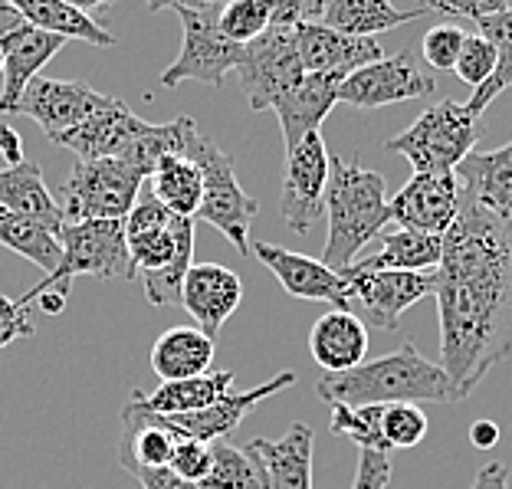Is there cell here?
Returning <instances> with one entry per match:
<instances>
[{"label":"cell","mask_w":512,"mask_h":489,"mask_svg":"<svg viewBox=\"0 0 512 489\" xmlns=\"http://www.w3.org/2000/svg\"><path fill=\"white\" fill-rule=\"evenodd\" d=\"M509 434H512V430H509Z\"/></svg>","instance_id":"55"},{"label":"cell","mask_w":512,"mask_h":489,"mask_svg":"<svg viewBox=\"0 0 512 489\" xmlns=\"http://www.w3.org/2000/svg\"><path fill=\"white\" fill-rule=\"evenodd\" d=\"M453 174L463 194L496 214L512 217V142L496 151H470Z\"/></svg>","instance_id":"25"},{"label":"cell","mask_w":512,"mask_h":489,"mask_svg":"<svg viewBox=\"0 0 512 489\" xmlns=\"http://www.w3.org/2000/svg\"><path fill=\"white\" fill-rule=\"evenodd\" d=\"M145 4H148L151 14H158V10H174V7L181 4V0H145Z\"/></svg>","instance_id":"52"},{"label":"cell","mask_w":512,"mask_h":489,"mask_svg":"<svg viewBox=\"0 0 512 489\" xmlns=\"http://www.w3.org/2000/svg\"><path fill=\"white\" fill-rule=\"evenodd\" d=\"M0 155L7 158V165H20L23 161V138L17 135V128L0 125Z\"/></svg>","instance_id":"49"},{"label":"cell","mask_w":512,"mask_h":489,"mask_svg":"<svg viewBox=\"0 0 512 489\" xmlns=\"http://www.w3.org/2000/svg\"><path fill=\"white\" fill-rule=\"evenodd\" d=\"M37 332L30 322V306L23 299L0 296V348L14 345L17 339H30Z\"/></svg>","instance_id":"42"},{"label":"cell","mask_w":512,"mask_h":489,"mask_svg":"<svg viewBox=\"0 0 512 489\" xmlns=\"http://www.w3.org/2000/svg\"><path fill=\"white\" fill-rule=\"evenodd\" d=\"M0 247L20 253L43 273H53L63 260L60 234L53 227H46L37 217L7 211V207H0Z\"/></svg>","instance_id":"32"},{"label":"cell","mask_w":512,"mask_h":489,"mask_svg":"<svg viewBox=\"0 0 512 489\" xmlns=\"http://www.w3.org/2000/svg\"><path fill=\"white\" fill-rule=\"evenodd\" d=\"M197 489H260V470L247 450L227 444V440H214L211 467Z\"/></svg>","instance_id":"35"},{"label":"cell","mask_w":512,"mask_h":489,"mask_svg":"<svg viewBox=\"0 0 512 489\" xmlns=\"http://www.w3.org/2000/svg\"><path fill=\"white\" fill-rule=\"evenodd\" d=\"M168 467L178 476H184V480L201 483L207 467H211V444H201V440H191V437H178Z\"/></svg>","instance_id":"41"},{"label":"cell","mask_w":512,"mask_h":489,"mask_svg":"<svg viewBox=\"0 0 512 489\" xmlns=\"http://www.w3.org/2000/svg\"><path fill=\"white\" fill-rule=\"evenodd\" d=\"M10 7L20 10L23 20H30L33 27L66 40H83L89 46H112L115 37L106 30V23L92 20L83 10L63 4V0H7Z\"/></svg>","instance_id":"31"},{"label":"cell","mask_w":512,"mask_h":489,"mask_svg":"<svg viewBox=\"0 0 512 489\" xmlns=\"http://www.w3.org/2000/svg\"><path fill=\"white\" fill-rule=\"evenodd\" d=\"M325 184H329V148L322 132H312L293 151H286L283 191H279V214L296 237H306L322 220Z\"/></svg>","instance_id":"11"},{"label":"cell","mask_w":512,"mask_h":489,"mask_svg":"<svg viewBox=\"0 0 512 489\" xmlns=\"http://www.w3.org/2000/svg\"><path fill=\"white\" fill-rule=\"evenodd\" d=\"M470 489H509V470H506V463H486V467L476 473V480Z\"/></svg>","instance_id":"47"},{"label":"cell","mask_w":512,"mask_h":489,"mask_svg":"<svg viewBox=\"0 0 512 489\" xmlns=\"http://www.w3.org/2000/svg\"><path fill=\"white\" fill-rule=\"evenodd\" d=\"M463 40H467V33H463L457 23H440V27H430L424 33V63L434 69V73H453V66H457V56L463 50Z\"/></svg>","instance_id":"40"},{"label":"cell","mask_w":512,"mask_h":489,"mask_svg":"<svg viewBox=\"0 0 512 489\" xmlns=\"http://www.w3.org/2000/svg\"><path fill=\"white\" fill-rule=\"evenodd\" d=\"M483 138V115L467 102L444 99L427 106L411 128L384 142L391 155H404L414 174L421 171H457V165Z\"/></svg>","instance_id":"5"},{"label":"cell","mask_w":512,"mask_h":489,"mask_svg":"<svg viewBox=\"0 0 512 489\" xmlns=\"http://www.w3.org/2000/svg\"><path fill=\"white\" fill-rule=\"evenodd\" d=\"M460 211V181L453 171H421L388 197V217L401 230L444 237Z\"/></svg>","instance_id":"15"},{"label":"cell","mask_w":512,"mask_h":489,"mask_svg":"<svg viewBox=\"0 0 512 489\" xmlns=\"http://www.w3.org/2000/svg\"><path fill=\"white\" fill-rule=\"evenodd\" d=\"M60 247H63L60 266L53 273H46L30 293L20 296L27 306L43 289H63V293H69V283L76 276L135 279L128 240H125V220H76V224H63Z\"/></svg>","instance_id":"6"},{"label":"cell","mask_w":512,"mask_h":489,"mask_svg":"<svg viewBox=\"0 0 512 489\" xmlns=\"http://www.w3.org/2000/svg\"><path fill=\"white\" fill-rule=\"evenodd\" d=\"M342 279L348 286V296L362 302L368 322L384 332H398L401 316L414 302L424 296H434L437 289V270H378V273H348L342 270Z\"/></svg>","instance_id":"13"},{"label":"cell","mask_w":512,"mask_h":489,"mask_svg":"<svg viewBox=\"0 0 512 489\" xmlns=\"http://www.w3.org/2000/svg\"><path fill=\"white\" fill-rule=\"evenodd\" d=\"M250 250L256 260L279 279V286H283L289 296L309 299V302H329L332 309H348V286L342 273L329 270L322 260H312L306 253L283 250L266 240L253 243Z\"/></svg>","instance_id":"18"},{"label":"cell","mask_w":512,"mask_h":489,"mask_svg":"<svg viewBox=\"0 0 512 489\" xmlns=\"http://www.w3.org/2000/svg\"><path fill=\"white\" fill-rule=\"evenodd\" d=\"M217 23L227 40L247 46L260 33L270 30L273 20H270V7L263 0H227V4H220Z\"/></svg>","instance_id":"37"},{"label":"cell","mask_w":512,"mask_h":489,"mask_svg":"<svg viewBox=\"0 0 512 489\" xmlns=\"http://www.w3.org/2000/svg\"><path fill=\"white\" fill-rule=\"evenodd\" d=\"M135 480L142 483V489H197V483L184 480L171 467H155V470H138Z\"/></svg>","instance_id":"46"},{"label":"cell","mask_w":512,"mask_h":489,"mask_svg":"<svg viewBox=\"0 0 512 489\" xmlns=\"http://www.w3.org/2000/svg\"><path fill=\"white\" fill-rule=\"evenodd\" d=\"M476 33L486 37L496 46V69L480 89H473V99H467V106L473 112H486V106L512 86V7L499 10V14L480 17L476 20Z\"/></svg>","instance_id":"34"},{"label":"cell","mask_w":512,"mask_h":489,"mask_svg":"<svg viewBox=\"0 0 512 489\" xmlns=\"http://www.w3.org/2000/svg\"><path fill=\"white\" fill-rule=\"evenodd\" d=\"M174 14L181 17V53L165 73H161V86L174 89L181 83H207V86H224L227 73H234L243 60V46L227 40L220 33L217 14L220 7L214 4H188L181 0L174 7Z\"/></svg>","instance_id":"7"},{"label":"cell","mask_w":512,"mask_h":489,"mask_svg":"<svg viewBox=\"0 0 512 489\" xmlns=\"http://www.w3.org/2000/svg\"><path fill=\"white\" fill-rule=\"evenodd\" d=\"M427 10H398L391 0H325L322 20L325 27L345 33V37H371L388 33L401 23L421 20Z\"/></svg>","instance_id":"28"},{"label":"cell","mask_w":512,"mask_h":489,"mask_svg":"<svg viewBox=\"0 0 512 489\" xmlns=\"http://www.w3.org/2000/svg\"><path fill=\"white\" fill-rule=\"evenodd\" d=\"M339 83V76L306 73L276 102L273 112L279 119V128H283L286 151H293L306 135L319 132L322 122L329 119V112L339 106Z\"/></svg>","instance_id":"23"},{"label":"cell","mask_w":512,"mask_h":489,"mask_svg":"<svg viewBox=\"0 0 512 489\" xmlns=\"http://www.w3.org/2000/svg\"><path fill=\"white\" fill-rule=\"evenodd\" d=\"M148 178L125 158L79 161L63 184V224L76 220H125Z\"/></svg>","instance_id":"8"},{"label":"cell","mask_w":512,"mask_h":489,"mask_svg":"<svg viewBox=\"0 0 512 489\" xmlns=\"http://www.w3.org/2000/svg\"><path fill=\"white\" fill-rule=\"evenodd\" d=\"M63 4L76 7V10H83V14H89L92 20L106 23V17H109V10H112L115 0H63Z\"/></svg>","instance_id":"50"},{"label":"cell","mask_w":512,"mask_h":489,"mask_svg":"<svg viewBox=\"0 0 512 489\" xmlns=\"http://www.w3.org/2000/svg\"><path fill=\"white\" fill-rule=\"evenodd\" d=\"M332 407V434L335 437H348L352 444H358L362 450H381L384 437H381V407L384 404H362V407H348V404H329Z\"/></svg>","instance_id":"36"},{"label":"cell","mask_w":512,"mask_h":489,"mask_svg":"<svg viewBox=\"0 0 512 489\" xmlns=\"http://www.w3.org/2000/svg\"><path fill=\"white\" fill-rule=\"evenodd\" d=\"M391 457L381 450H362L358 453V470L352 489H388L391 483Z\"/></svg>","instance_id":"44"},{"label":"cell","mask_w":512,"mask_h":489,"mask_svg":"<svg viewBox=\"0 0 512 489\" xmlns=\"http://www.w3.org/2000/svg\"><path fill=\"white\" fill-rule=\"evenodd\" d=\"M33 302H40V312H46V316H60L66 309V293L63 289H43Z\"/></svg>","instance_id":"51"},{"label":"cell","mask_w":512,"mask_h":489,"mask_svg":"<svg viewBox=\"0 0 512 489\" xmlns=\"http://www.w3.org/2000/svg\"><path fill=\"white\" fill-rule=\"evenodd\" d=\"M270 7V27H296V23H319L325 0H263Z\"/></svg>","instance_id":"43"},{"label":"cell","mask_w":512,"mask_h":489,"mask_svg":"<svg viewBox=\"0 0 512 489\" xmlns=\"http://www.w3.org/2000/svg\"><path fill=\"white\" fill-rule=\"evenodd\" d=\"M0 207L37 217L46 227H53L56 234L63 227V211L56 204V197L50 194V188H46L43 168L37 161H20V165L0 168Z\"/></svg>","instance_id":"27"},{"label":"cell","mask_w":512,"mask_h":489,"mask_svg":"<svg viewBox=\"0 0 512 489\" xmlns=\"http://www.w3.org/2000/svg\"><path fill=\"white\" fill-rule=\"evenodd\" d=\"M184 158H191L204 181V197H201V211L197 217L207 220L211 227H217L240 253L250 250V224L260 204L256 197H250L240 188L234 158L224 148H217L214 138H207L194 119L184 125Z\"/></svg>","instance_id":"4"},{"label":"cell","mask_w":512,"mask_h":489,"mask_svg":"<svg viewBox=\"0 0 512 489\" xmlns=\"http://www.w3.org/2000/svg\"><path fill=\"white\" fill-rule=\"evenodd\" d=\"M151 122L138 119V115L119 99H109L106 109H99L96 115H89L86 122H79L69 132L56 135L53 142L69 148L79 161L92 158H128L132 148L138 145V138L145 135V128Z\"/></svg>","instance_id":"17"},{"label":"cell","mask_w":512,"mask_h":489,"mask_svg":"<svg viewBox=\"0 0 512 489\" xmlns=\"http://www.w3.org/2000/svg\"><path fill=\"white\" fill-rule=\"evenodd\" d=\"M381 437L384 447L411 450L427 437V414L421 404H384L381 407Z\"/></svg>","instance_id":"38"},{"label":"cell","mask_w":512,"mask_h":489,"mask_svg":"<svg viewBox=\"0 0 512 489\" xmlns=\"http://www.w3.org/2000/svg\"><path fill=\"white\" fill-rule=\"evenodd\" d=\"M178 430H174L165 414H155L138 401V391L122 411V440H119V463L128 473L168 467L171 450L178 444Z\"/></svg>","instance_id":"22"},{"label":"cell","mask_w":512,"mask_h":489,"mask_svg":"<svg viewBox=\"0 0 512 489\" xmlns=\"http://www.w3.org/2000/svg\"><path fill=\"white\" fill-rule=\"evenodd\" d=\"M214 365V339L197 325H174L161 332L151 345V371L161 381H181L211 371Z\"/></svg>","instance_id":"26"},{"label":"cell","mask_w":512,"mask_h":489,"mask_svg":"<svg viewBox=\"0 0 512 489\" xmlns=\"http://www.w3.org/2000/svg\"><path fill=\"white\" fill-rule=\"evenodd\" d=\"M66 46V37L46 33L20 17L7 0H0V56H4V89H0V115H17V102L33 76Z\"/></svg>","instance_id":"10"},{"label":"cell","mask_w":512,"mask_h":489,"mask_svg":"<svg viewBox=\"0 0 512 489\" xmlns=\"http://www.w3.org/2000/svg\"><path fill=\"white\" fill-rule=\"evenodd\" d=\"M0 76H4V56H0Z\"/></svg>","instance_id":"54"},{"label":"cell","mask_w":512,"mask_h":489,"mask_svg":"<svg viewBox=\"0 0 512 489\" xmlns=\"http://www.w3.org/2000/svg\"><path fill=\"white\" fill-rule=\"evenodd\" d=\"M296 384V371H279L276 378L256 384L250 391H234L230 388L227 394H220L214 404L201 407V411H191V414H165V421L178 430L181 437H191V440H201V444H214V440H227L234 430L240 427V421L247 417L250 411L260 401L273 398V394L293 388Z\"/></svg>","instance_id":"16"},{"label":"cell","mask_w":512,"mask_h":489,"mask_svg":"<svg viewBox=\"0 0 512 489\" xmlns=\"http://www.w3.org/2000/svg\"><path fill=\"white\" fill-rule=\"evenodd\" d=\"M230 384H234V371H204L194 378L161 381L155 391H138V401L155 414H191L214 404L220 394L230 391Z\"/></svg>","instance_id":"30"},{"label":"cell","mask_w":512,"mask_h":489,"mask_svg":"<svg viewBox=\"0 0 512 489\" xmlns=\"http://www.w3.org/2000/svg\"><path fill=\"white\" fill-rule=\"evenodd\" d=\"M296 46L306 73H325L345 79L348 73L375 63L384 56L378 40L371 37H345V33L325 27V23H296Z\"/></svg>","instance_id":"21"},{"label":"cell","mask_w":512,"mask_h":489,"mask_svg":"<svg viewBox=\"0 0 512 489\" xmlns=\"http://www.w3.org/2000/svg\"><path fill=\"white\" fill-rule=\"evenodd\" d=\"M188 4H214V7H220V4H227V0H188Z\"/></svg>","instance_id":"53"},{"label":"cell","mask_w":512,"mask_h":489,"mask_svg":"<svg viewBox=\"0 0 512 489\" xmlns=\"http://www.w3.org/2000/svg\"><path fill=\"white\" fill-rule=\"evenodd\" d=\"M437 89V79L427 76L407 50L398 56H381L339 83V102L352 109H384L394 102L427 99Z\"/></svg>","instance_id":"12"},{"label":"cell","mask_w":512,"mask_h":489,"mask_svg":"<svg viewBox=\"0 0 512 489\" xmlns=\"http://www.w3.org/2000/svg\"><path fill=\"white\" fill-rule=\"evenodd\" d=\"M316 394L325 404H453V384L447 371L417 352L414 342H401L391 355L358 368L335 371L316 384Z\"/></svg>","instance_id":"2"},{"label":"cell","mask_w":512,"mask_h":489,"mask_svg":"<svg viewBox=\"0 0 512 489\" xmlns=\"http://www.w3.org/2000/svg\"><path fill=\"white\" fill-rule=\"evenodd\" d=\"M421 10H437L444 17H463V20H480L506 10V0H421Z\"/></svg>","instance_id":"45"},{"label":"cell","mask_w":512,"mask_h":489,"mask_svg":"<svg viewBox=\"0 0 512 489\" xmlns=\"http://www.w3.org/2000/svg\"><path fill=\"white\" fill-rule=\"evenodd\" d=\"M109 99L112 96L106 92H96L89 83H76V79L33 76L17 102V115H27L43 128V135L56 138L86 122L99 109H106Z\"/></svg>","instance_id":"14"},{"label":"cell","mask_w":512,"mask_h":489,"mask_svg":"<svg viewBox=\"0 0 512 489\" xmlns=\"http://www.w3.org/2000/svg\"><path fill=\"white\" fill-rule=\"evenodd\" d=\"M260 470V489H312V450L316 434L296 421L279 440L253 437L243 447Z\"/></svg>","instance_id":"20"},{"label":"cell","mask_w":512,"mask_h":489,"mask_svg":"<svg viewBox=\"0 0 512 489\" xmlns=\"http://www.w3.org/2000/svg\"><path fill=\"white\" fill-rule=\"evenodd\" d=\"M493 69H496V46L486 37H480V33H467L463 50L457 56V66H453L457 79L473 89H480L486 79L493 76Z\"/></svg>","instance_id":"39"},{"label":"cell","mask_w":512,"mask_h":489,"mask_svg":"<svg viewBox=\"0 0 512 489\" xmlns=\"http://www.w3.org/2000/svg\"><path fill=\"white\" fill-rule=\"evenodd\" d=\"M234 73L240 76V89L253 112L273 109L306 76L293 27H270L250 40L243 46V60Z\"/></svg>","instance_id":"9"},{"label":"cell","mask_w":512,"mask_h":489,"mask_svg":"<svg viewBox=\"0 0 512 489\" xmlns=\"http://www.w3.org/2000/svg\"><path fill=\"white\" fill-rule=\"evenodd\" d=\"M440 368L457 401L512 355V217L460 191L437 263Z\"/></svg>","instance_id":"1"},{"label":"cell","mask_w":512,"mask_h":489,"mask_svg":"<svg viewBox=\"0 0 512 489\" xmlns=\"http://www.w3.org/2000/svg\"><path fill=\"white\" fill-rule=\"evenodd\" d=\"M322 214L329 217L322 263L342 273L358 260L368 240L381 237L391 224L388 217V184L384 174L362 168L352 158L329 155V184H325Z\"/></svg>","instance_id":"3"},{"label":"cell","mask_w":512,"mask_h":489,"mask_svg":"<svg viewBox=\"0 0 512 489\" xmlns=\"http://www.w3.org/2000/svg\"><path fill=\"white\" fill-rule=\"evenodd\" d=\"M499 437H503V427L486 421V417H480V421L470 427V444L476 450H493L499 444Z\"/></svg>","instance_id":"48"},{"label":"cell","mask_w":512,"mask_h":489,"mask_svg":"<svg viewBox=\"0 0 512 489\" xmlns=\"http://www.w3.org/2000/svg\"><path fill=\"white\" fill-rule=\"evenodd\" d=\"M381 253L355 260L352 266H345L348 273H378V270H407V273H421V270H437L440 253H444V237L434 234H417V230H394V234H381Z\"/></svg>","instance_id":"29"},{"label":"cell","mask_w":512,"mask_h":489,"mask_svg":"<svg viewBox=\"0 0 512 489\" xmlns=\"http://www.w3.org/2000/svg\"><path fill=\"white\" fill-rule=\"evenodd\" d=\"M148 191L168 207L174 217H197L204 197L201 171L191 158L184 155H165L148 174Z\"/></svg>","instance_id":"33"},{"label":"cell","mask_w":512,"mask_h":489,"mask_svg":"<svg viewBox=\"0 0 512 489\" xmlns=\"http://www.w3.org/2000/svg\"><path fill=\"white\" fill-rule=\"evenodd\" d=\"M243 302V279L220 263H191L181 286V306L191 312L194 325L217 339L224 322Z\"/></svg>","instance_id":"19"},{"label":"cell","mask_w":512,"mask_h":489,"mask_svg":"<svg viewBox=\"0 0 512 489\" xmlns=\"http://www.w3.org/2000/svg\"><path fill=\"white\" fill-rule=\"evenodd\" d=\"M309 352L329 375L358 368L368 355V325L352 309L322 312L309 332Z\"/></svg>","instance_id":"24"}]
</instances>
